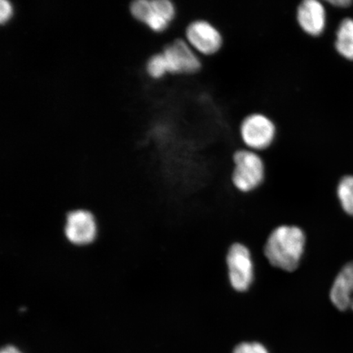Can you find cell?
I'll return each instance as SVG.
<instances>
[{
  "instance_id": "8fae6325",
  "label": "cell",
  "mask_w": 353,
  "mask_h": 353,
  "mask_svg": "<svg viewBox=\"0 0 353 353\" xmlns=\"http://www.w3.org/2000/svg\"><path fill=\"white\" fill-rule=\"evenodd\" d=\"M334 47L344 59L353 60V19L351 17L339 22L335 32Z\"/></svg>"
},
{
  "instance_id": "277c9868",
  "label": "cell",
  "mask_w": 353,
  "mask_h": 353,
  "mask_svg": "<svg viewBox=\"0 0 353 353\" xmlns=\"http://www.w3.org/2000/svg\"><path fill=\"white\" fill-rule=\"evenodd\" d=\"M184 39L202 59L218 56L226 46L223 30L205 17H198L189 22L184 30Z\"/></svg>"
},
{
  "instance_id": "8992f818",
  "label": "cell",
  "mask_w": 353,
  "mask_h": 353,
  "mask_svg": "<svg viewBox=\"0 0 353 353\" xmlns=\"http://www.w3.org/2000/svg\"><path fill=\"white\" fill-rule=\"evenodd\" d=\"M229 283L238 293H246L254 285L255 263L250 250L241 243H235L229 248L226 257Z\"/></svg>"
},
{
  "instance_id": "5bb4252c",
  "label": "cell",
  "mask_w": 353,
  "mask_h": 353,
  "mask_svg": "<svg viewBox=\"0 0 353 353\" xmlns=\"http://www.w3.org/2000/svg\"><path fill=\"white\" fill-rule=\"evenodd\" d=\"M232 353H269L267 347L258 341L241 342L234 347Z\"/></svg>"
},
{
  "instance_id": "9a60e30c",
  "label": "cell",
  "mask_w": 353,
  "mask_h": 353,
  "mask_svg": "<svg viewBox=\"0 0 353 353\" xmlns=\"http://www.w3.org/2000/svg\"><path fill=\"white\" fill-rule=\"evenodd\" d=\"M14 13V8L12 4L8 0H1L0 2V21L1 24L8 23L12 19Z\"/></svg>"
},
{
  "instance_id": "52a82bcc",
  "label": "cell",
  "mask_w": 353,
  "mask_h": 353,
  "mask_svg": "<svg viewBox=\"0 0 353 353\" xmlns=\"http://www.w3.org/2000/svg\"><path fill=\"white\" fill-rule=\"evenodd\" d=\"M130 12L136 20L157 33L165 32L178 13L170 0H137L130 4Z\"/></svg>"
},
{
  "instance_id": "6da1fadb",
  "label": "cell",
  "mask_w": 353,
  "mask_h": 353,
  "mask_svg": "<svg viewBox=\"0 0 353 353\" xmlns=\"http://www.w3.org/2000/svg\"><path fill=\"white\" fill-rule=\"evenodd\" d=\"M306 247L307 236L301 228L281 225L269 235L263 254L272 267L292 273L301 265Z\"/></svg>"
},
{
  "instance_id": "e0dca14e",
  "label": "cell",
  "mask_w": 353,
  "mask_h": 353,
  "mask_svg": "<svg viewBox=\"0 0 353 353\" xmlns=\"http://www.w3.org/2000/svg\"><path fill=\"white\" fill-rule=\"evenodd\" d=\"M0 353H24L14 344L8 343L3 345Z\"/></svg>"
},
{
  "instance_id": "7a4b0ae2",
  "label": "cell",
  "mask_w": 353,
  "mask_h": 353,
  "mask_svg": "<svg viewBox=\"0 0 353 353\" xmlns=\"http://www.w3.org/2000/svg\"><path fill=\"white\" fill-rule=\"evenodd\" d=\"M237 134L242 148L265 154L276 143L279 127L268 113L254 110L242 117Z\"/></svg>"
},
{
  "instance_id": "7c38bea8",
  "label": "cell",
  "mask_w": 353,
  "mask_h": 353,
  "mask_svg": "<svg viewBox=\"0 0 353 353\" xmlns=\"http://www.w3.org/2000/svg\"><path fill=\"white\" fill-rule=\"evenodd\" d=\"M335 196L343 213L353 218V175H344L339 179Z\"/></svg>"
},
{
  "instance_id": "4fadbf2b",
  "label": "cell",
  "mask_w": 353,
  "mask_h": 353,
  "mask_svg": "<svg viewBox=\"0 0 353 353\" xmlns=\"http://www.w3.org/2000/svg\"><path fill=\"white\" fill-rule=\"evenodd\" d=\"M145 70L150 77L156 79H162L169 74L164 56L161 52L150 57L145 64Z\"/></svg>"
},
{
  "instance_id": "ba28073f",
  "label": "cell",
  "mask_w": 353,
  "mask_h": 353,
  "mask_svg": "<svg viewBox=\"0 0 353 353\" xmlns=\"http://www.w3.org/2000/svg\"><path fill=\"white\" fill-rule=\"evenodd\" d=\"M161 52L169 74L194 76L204 68V60L184 38L175 39L166 44Z\"/></svg>"
},
{
  "instance_id": "30bf717a",
  "label": "cell",
  "mask_w": 353,
  "mask_h": 353,
  "mask_svg": "<svg viewBox=\"0 0 353 353\" xmlns=\"http://www.w3.org/2000/svg\"><path fill=\"white\" fill-rule=\"evenodd\" d=\"M329 299L339 312H353V261L344 263L335 276Z\"/></svg>"
},
{
  "instance_id": "2e32d148",
  "label": "cell",
  "mask_w": 353,
  "mask_h": 353,
  "mask_svg": "<svg viewBox=\"0 0 353 353\" xmlns=\"http://www.w3.org/2000/svg\"><path fill=\"white\" fill-rule=\"evenodd\" d=\"M325 2L329 4L330 6L338 8H346L350 7L352 3L351 0H329V1Z\"/></svg>"
},
{
  "instance_id": "5b68a950",
  "label": "cell",
  "mask_w": 353,
  "mask_h": 353,
  "mask_svg": "<svg viewBox=\"0 0 353 353\" xmlns=\"http://www.w3.org/2000/svg\"><path fill=\"white\" fill-rule=\"evenodd\" d=\"M63 232L68 244L76 248H85L98 240L99 221L90 210L73 209L65 216Z\"/></svg>"
},
{
  "instance_id": "3957f363",
  "label": "cell",
  "mask_w": 353,
  "mask_h": 353,
  "mask_svg": "<svg viewBox=\"0 0 353 353\" xmlns=\"http://www.w3.org/2000/svg\"><path fill=\"white\" fill-rule=\"evenodd\" d=\"M231 161V182L236 191L248 194L263 186L268 175L263 154L241 147L232 152Z\"/></svg>"
},
{
  "instance_id": "9c48e42d",
  "label": "cell",
  "mask_w": 353,
  "mask_h": 353,
  "mask_svg": "<svg viewBox=\"0 0 353 353\" xmlns=\"http://www.w3.org/2000/svg\"><path fill=\"white\" fill-rule=\"evenodd\" d=\"M295 25L306 37L320 38L328 26L327 3L321 0H302L295 6Z\"/></svg>"
}]
</instances>
